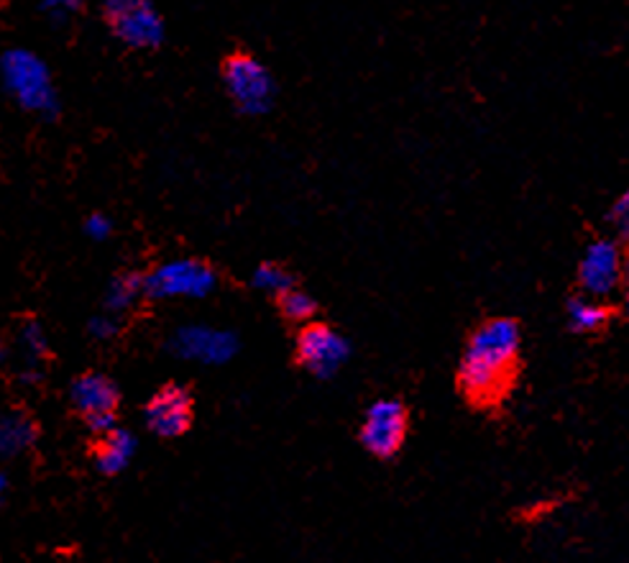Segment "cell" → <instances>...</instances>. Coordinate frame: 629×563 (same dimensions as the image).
I'll use <instances>...</instances> for the list:
<instances>
[{
	"label": "cell",
	"mask_w": 629,
	"mask_h": 563,
	"mask_svg": "<svg viewBox=\"0 0 629 563\" xmlns=\"http://www.w3.org/2000/svg\"><path fill=\"white\" fill-rule=\"evenodd\" d=\"M90 334L95 338H113L118 334V323L111 315H98V318L90 320Z\"/></svg>",
	"instance_id": "22"
},
{
	"label": "cell",
	"mask_w": 629,
	"mask_h": 563,
	"mask_svg": "<svg viewBox=\"0 0 629 563\" xmlns=\"http://www.w3.org/2000/svg\"><path fill=\"white\" fill-rule=\"evenodd\" d=\"M0 359H3V349H0Z\"/></svg>",
	"instance_id": "26"
},
{
	"label": "cell",
	"mask_w": 629,
	"mask_h": 563,
	"mask_svg": "<svg viewBox=\"0 0 629 563\" xmlns=\"http://www.w3.org/2000/svg\"><path fill=\"white\" fill-rule=\"evenodd\" d=\"M21 346L31 361L42 359L46 353V334L38 323H26L21 330Z\"/></svg>",
	"instance_id": "19"
},
{
	"label": "cell",
	"mask_w": 629,
	"mask_h": 563,
	"mask_svg": "<svg viewBox=\"0 0 629 563\" xmlns=\"http://www.w3.org/2000/svg\"><path fill=\"white\" fill-rule=\"evenodd\" d=\"M105 19L130 49H157L164 42V19L151 0H105Z\"/></svg>",
	"instance_id": "5"
},
{
	"label": "cell",
	"mask_w": 629,
	"mask_h": 563,
	"mask_svg": "<svg viewBox=\"0 0 629 563\" xmlns=\"http://www.w3.org/2000/svg\"><path fill=\"white\" fill-rule=\"evenodd\" d=\"M625 282L629 284V259H625Z\"/></svg>",
	"instance_id": "24"
},
{
	"label": "cell",
	"mask_w": 629,
	"mask_h": 563,
	"mask_svg": "<svg viewBox=\"0 0 629 563\" xmlns=\"http://www.w3.org/2000/svg\"><path fill=\"white\" fill-rule=\"evenodd\" d=\"M3 495H5V476L0 474V499H3Z\"/></svg>",
	"instance_id": "23"
},
{
	"label": "cell",
	"mask_w": 629,
	"mask_h": 563,
	"mask_svg": "<svg viewBox=\"0 0 629 563\" xmlns=\"http://www.w3.org/2000/svg\"><path fill=\"white\" fill-rule=\"evenodd\" d=\"M519 326L512 318H491L468 338L458 367V384L468 399L491 405L510 390L519 359Z\"/></svg>",
	"instance_id": "1"
},
{
	"label": "cell",
	"mask_w": 629,
	"mask_h": 563,
	"mask_svg": "<svg viewBox=\"0 0 629 563\" xmlns=\"http://www.w3.org/2000/svg\"><path fill=\"white\" fill-rule=\"evenodd\" d=\"M351 344L325 323H307L297 336V361L318 380H330L345 367Z\"/></svg>",
	"instance_id": "6"
},
{
	"label": "cell",
	"mask_w": 629,
	"mask_h": 563,
	"mask_svg": "<svg viewBox=\"0 0 629 563\" xmlns=\"http://www.w3.org/2000/svg\"><path fill=\"white\" fill-rule=\"evenodd\" d=\"M279 303H282V313L295 323H307L314 315V311H318V307H314V300L307 295V292L295 290V288L279 295Z\"/></svg>",
	"instance_id": "17"
},
{
	"label": "cell",
	"mask_w": 629,
	"mask_h": 563,
	"mask_svg": "<svg viewBox=\"0 0 629 563\" xmlns=\"http://www.w3.org/2000/svg\"><path fill=\"white\" fill-rule=\"evenodd\" d=\"M169 349H172L180 359L218 367L236 357L238 338L236 334H230V330L213 326H182L174 330L172 341H169Z\"/></svg>",
	"instance_id": "9"
},
{
	"label": "cell",
	"mask_w": 629,
	"mask_h": 563,
	"mask_svg": "<svg viewBox=\"0 0 629 563\" xmlns=\"http://www.w3.org/2000/svg\"><path fill=\"white\" fill-rule=\"evenodd\" d=\"M75 410L84 415V420H95L100 415H113L118 407V387L105 374H82L72 382L69 390Z\"/></svg>",
	"instance_id": "11"
},
{
	"label": "cell",
	"mask_w": 629,
	"mask_h": 563,
	"mask_svg": "<svg viewBox=\"0 0 629 563\" xmlns=\"http://www.w3.org/2000/svg\"><path fill=\"white\" fill-rule=\"evenodd\" d=\"M0 85L23 111L52 119L59 111V95L52 72L38 54L8 49L0 54Z\"/></svg>",
	"instance_id": "2"
},
{
	"label": "cell",
	"mask_w": 629,
	"mask_h": 563,
	"mask_svg": "<svg viewBox=\"0 0 629 563\" xmlns=\"http://www.w3.org/2000/svg\"><path fill=\"white\" fill-rule=\"evenodd\" d=\"M568 323H571L573 330H581V334H591V330H598L609 320V307H606L602 300L581 295L573 297L565 307Z\"/></svg>",
	"instance_id": "14"
},
{
	"label": "cell",
	"mask_w": 629,
	"mask_h": 563,
	"mask_svg": "<svg viewBox=\"0 0 629 563\" xmlns=\"http://www.w3.org/2000/svg\"><path fill=\"white\" fill-rule=\"evenodd\" d=\"M192 423V397L184 387L169 384L159 390L146 405V426L151 433L161 438H176L190 428Z\"/></svg>",
	"instance_id": "10"
},
{
	"label": "cell",
	"mask_w": 629,
	"mask_h": 563,
	"mask_svg": "<svg viewBox=\"0 0 629 563\" xmlns=\"http://www.w3.org/2000/svg\"><path fill=\"white\" fill-rule=\"evenodd\" d=\"M609 226L619 241H629V190L621 192L609 207Z\"/></svg>",
	"instance_id": "18"
},
{
	"label": "cell",
	"mask_w": 629,
	"mask_h": 563,
	"mask_svg": "<svg viewBox=\"0 0 629 563\" xmlns=\"http://www.w3.org/2000/svg\"><path fill=\"white\" fill-rule=\"evenodd\" d=\"M111 230L113 221L103 213H92L88 215V221H84V234H88L92 241H105V238L111 236Z\"/></svg>",
	"instance_id": "21"
},
{
	"label": "cell",
	"mask_w": 629,
	"mask_h": 563,
	"mask_svg": "<svg viewBox=\"0 0 629 563\" xmlns=\"http://www.w3.org/2000/svg\"><path fill=\"white\" fill-rule=\"evenodd\" d=\"M144 292V277L136 274V272H123L118 277H113L111 284H107V292H105V305L107 311H128L130 305L136 303L138 297H141Z\"/></svg>",
	"instance_id": "15"
},
{
	"label": "cell",
	"mask_w": 629,
	"mask_h": 563,
	"mask_svg": "<svg viewBox=\"0 0 629 563\" xmlns=\"http://www.w3.org/2000/svg\"><path fill=\"white\" fill-rule=\"evenodd\" d=\"M222 85L228 95L245 115L266 113L274 103V77L266 65H261L251 54H233L222 65Z\"/></svg>",
	"instance_id": "3"
},
{
	"label": "cell",
	"mask_w": 629,
	"mask_h": 563,
	"mask_svg": "<svg viewBox=\"0 0 629 563\" xmlns=\"http://www.w3.org/2000/svg\"><path fill=\"white\" fill-rule=\"evenodd\" d=\"M625 307H627V313H629V292H627V300H625Z\"/></svg>",
	"instance_id": "25"
},
{
	"label": "cell",
	"mask_w": 629,
	"mask_h": 563,
	"mask_svg": "<svg viewBox=\"0 0 629 563\" xmlns=\"http://www.w3.org/2000/svg\"><path fill=\"white\" fill-rule=\"evenodd\" d=\"M134 453H136L134 433H128V430H121V428H113L111 433H105L103 441L98 443L95 466L107 476L121 474L123 469L130 464Z\"/></svg>",
	"instance_id": "12"
},
{
	"label": "cell",
	"mask_w": 629,
	"mask_h": 563,
	"mask_svg": "<svg viewBox=\"0 0 629 563\" xmlns=\"http://www.w3.org/2000/svg\"><path fill=\"white\" fill-rule=\"evenodd\" d=\"M36 441V426L19 410L0 415V459H15Z\"/></svg>",
	"instance_id": "13"
},
{
	"label": "cell",
	"mask_w": 629,
	"mask_h": 563,
	"mask_svg": "<svg viewBox=\"0 0 629 563\" xmlns=\"http://www.w3.org/2000/svg\"><path fill=\"white\" fill-rule=\"evenodd\" d=\"M218 284L213 267L199 259H172L159 264L144 280V292L159 300H197Z\"/></svg>",
	"instance_id": "4"
},
{
	"label": "cell",
	"mask_w": 629,
	"mask_h": 563,
	"mask_svg": "<svg viewBox=\"0 0 629 563\" xmlns=\"http://www.w3.org/2000/svg\"><path fill=\"white\" fill-rule=\"evenodd\" d=\"M253 288L261 290V292H268V295H284V292L295 288V282H291V274L284 269L282 264H272V261H266V264H259L256 272L251 277Z\"/></svg>",
	"instance_id": "16"
},
{
	"label": "cell",
	"mask_w": 629,
	"mask_h": 563,
	"mask_svg": "<svg viewBox=\"0 0 629 563\" xmlns=\"http://www.w3.org/2000/svg\"><path fill=\"white\" fill-rule=\"evenodd\" d=\"M625 282V257L614 238H598L588 244L579 264V284L583 295L596 300L609 297Z\"/></svg>",
	"instance_id": "7"
},
{
	"label": "cell",
	"mask_w": 629,
	"mask_h": 563,
	"mask_svg": "<svg viewBox=\"0 0 629 563\" xmlns=\"http://www.w3.org/2000/svg\"><path fill=\"white\" fill-rule=\"evenodd\" d=\"M82 8V0H42V11L49 15L54 23H65L67 19Z\"/></svg>",
	"instance_id": "20"
},
{
	"label": "cell",
	"mask_w": 629,
	"mask_h": 563,
	"mask_svg": "<svg viewBox=\"0 0 629 563\" xmlns=\"http://www.w3.org/2000/svg\"><path fill=\"white\" fill-rule=\"evenodd\" d=\"M407 436V410L397 399H376L361 423V443L368 453L389 459L402 449Z\"/></svg>",
	"instance_id": "8"
}]
</instances>
